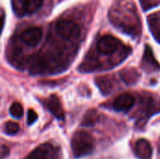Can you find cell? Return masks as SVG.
Returning <instances> with one entry per match:
<instances>
[{"instance_id": "3", "label": "cell", "mask_w": 160, "mask_h": 159, "mask_svg": "<svg viewBox=\"0 0 160 159\" xmlns=\"http://www.w3.org/2000/svg\"><path fill=\"white\" fill-rule=\"evenodd\" d=\"M57 152L55 148L50 143H43L36 148L26 159H55Z\"/></svg>"}, {"instance_id": "17", "label": "cell", "mask_w": 160, "mask_h": 159, "mask_svg": "<svg viewBox=\"0 0 160 159\" xmlns=\"http://www.w3.org/2000/svg\"><path fill=\"white\" fill-rule=\"evenodd\" d=\"M8 155V148L5 145H2L1 146V158L4 159Z\"/></svg>"}, {"instance_id": "13", "label": "cell", "mask_w": 160, "mask_h": 159, "mask_svg": "<svg viewBox=\"0 0 160 159\" xmlns=\"http://www.w3.org/2000/svg\"><path fill=\"white\" fill-rule=\"evenodd\" d=\"M97 84L98 85V87L100 88L101 92L103 94H109L112 90V83L111 81L108 78H99L97 80Z\"/></svg>"}, {"instance_id": "8", "label": "cell", "mask_w": 160, "mask_h": 159, "mask_svg": "<svg viewBox=\"0 0 160 159\" xmlns=\"http://www.w3.org/2000/svg\"><path fill=\"white\" fill-rule=\"evenodd\" d=\"M45 105H46L47 109L52 112V114L54 115L55 118H57L60 121L64 120V117H65L64 111H63V108H62L61 103H60L59 99L57 98V97L52 96L48 100L45 101Z\"/></svg>"}, {"instance_id": "7", "label": "cell", "mask_w": 160, "mask_h": 159, "mask_svg": "<svg viewBox=\"0 0 160 159\" xmlns=\"http://www.w3.org/2000/svg\"><path fill=\"white\" fill-rule=\"evenodd\" d=\"M153 154L150 142L144 139H141L136 142L135 155L139 159H150Z\"/></svg>"}, {"instance_id": "14", "label": "cell", "mask_w": 160, "mask_h": 159, "mask_svg": "<svg viewBox=\"0 0 160 159\" xmlns=\"http://www.w3.org/2000/svg\"><path fill=\"white\" fill-rule=\"evenodd\" d=\"M9 113L11 116H13L14 118H21L23 114V109H22V106L18 103V102H15L13 103L10 108H9Z\"/></svg>"}, {"instance_id": "9", "label": "cell", "mask_w": 160, "mask_h": 159, "mask_svg": "<svg viewBox=\"0 0 160 159\" xmlns=\"http://www.w3.org/2000/svg\"><path fill=\"white\" fill-rule=\"evenodd\" d=\"M98 121V113L97 112V111L91 110V111L87 112L86 114L84 115L82 125L86 126V127L94 126Z\"/></svg>"}, {"instance_id": "1", "label": "cell", "mask_w": 160, "mask_h": 159, "mask_svg": "<svg viewBox=\"0 0 160 159\" xmlns=\"http://www.w3.org/2000/svg\"><path fill=\"white\" fill-rule=\"evenodd\" d=\"M95 140L91 134L85 131L76 132L71 139V148L76 158L86 157L94 151Z\"/></svg>"}, {"instance_id": "12", "label": "cell", "mask_w": 160, "mask_h": 159, "mask_svg": "<svg viewBox=\"0 0 160 159\" xmlns=\"http://www.w3.org/2000/svg\"><path fill=\"white\" fill-rule=\"evenodd\" d=\"M143 61L144 63H147L150 67L154 68V69H157L158 67V64L157 63V61L155 60L154 56H153V52L151 51V49L146 46V50H145V54H144V58H143Z\"/></svg>"}, {"instance_id": "18", "label": "cell", "mask_w": 160, "mask_h": 159, "mask_svg": "<svg viewBox=\"0 0 160 159\" xmlns=\"http://www.w3.org/2000/svg\"><path fill=\"white\" fill-rule=\"evenodd\" d=\"M157 39H158V41L160 42V31L158 32V36H157Z\"/></svg>"}, {"instance_id": "2", "label": "cell", "mask_w": 160, "mask_h": 159, "mask_svg": "<svg viewBox=\"0 0 160 159\" xmlns=\"http://www.w3.org/2000/svg\"><path fill=\"white\" fill-rule=\"evenodd\" d=\"M55 30L57 35L64 39H74L78 37L81 34L80 26L68 20H61L55 25Z\"/></svg>"}, {"instance_id": "10", "label": "cell", "mask_w": 160, "mask_h": 159, "mask_svg": "<svg viewBox=\"0 0 160 159\" xmlns=\"http://www.w3.org/2000/svg\"><path fill=\"white\" fill-rule=\"evenodd\" d=\"M25 1L26 0H11V5H12L13 11L19 17H22V16L26 14Z\"/></svg>"}, {"instance_id": "11", "label": "cell", "mask_w": 160, "mask_h": 159, "mask_svg": "<svg viewBox=\"0 0 160 159\" xmlns=\"http://www.w3.org/2000/svg\"><path fill=\"white\" fill-rule=\"evenodd\" d=\"M43 4V0H26L25 1V9L26 13L33 14L38 10Z\"/></svg>"}, {"instance_id": "5", "label": "cell", "mask_w": 160, "mask_h": 159, "mask_svg": "<svg viewBox=\"0 0 160 159\" xmlns=\"http://www.w3.org/2000/svg\"><path fill=\"white\" fill-rule=\"evenodd\" d=\"M42 37V30L39 27L34 26L25 29L21 34V39L22 42L28 46L34 47L37 46Z\"/></svg>"}, {"instance_id": "15", "label": "cell", "mask_w": 160, "mask_h": 159, "mask_svg": "<svg viewBox=\"0 0 160 159\" xmlns=\"http://www.w3.org/2000/svg\"><path fill=\"white\" fill-rule=\"evenodd\" d=\"M20 130V127L15 122H7L4 126V132L8 135H15Z\"/></svg>"}, {"instance_id": "4", "label": "cell", "mask_w": 160, "mask_h": 159, "mask_svg": "<svg viewBox=\"0 0 160 159\" xmlns=\"http://www.w3.org/2000/svg\"><path fill=\"white\" fill-rule=\"evenodd\" d=\"M98 50L103 54H112L119 47V40L113 36H104L98 41Z\"/></svg>"}, {"instance_id": "16", "label": "cell", "mask_w": 160, "mask_h": 159, "mask_svg": "<svg viewBox=\"0 0 160 159\" xmlns=\"http://www.w3.org/2000/svg\"><path fill=\"white\" fill-rule=\"evenodd\" d=\"M37 119H38V114L36 113V112L34 110H29L27 113V124L30 126L34 124Z\"/></svg>"}, {"instance_id": "6", "label": "cell", "mask_w": 160, "mask_h": 159, "mask_svg": "<svg viewBox=\"0 0 160 159\" xmlns=\"http://www.w3.org/2000/svg\"><path fill=\"white\" fill-rule=\"evenodd\" d=\"M135 103V97L130 94H122L118 96L112 104L116 112H128Z\"/></svg>"}]
</instances>
